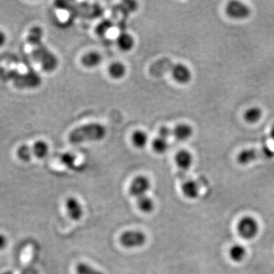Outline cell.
Instances as JSON below:
<instances>
[{"label": "cell", "mask_w": 274, "mask_h": 274, "mask_svg": "<svg viewBox=\"0 0 274 274\" xmlns=\"http://www.w3.org/2000/svg\"><path fill=\"white\" fill-rule=\"evenodd\" d=\"M44 31L41 27L34 26L28 31L27 42L31 47V55L45 72H53L58 66V59L43 42Z\"/></svg>", "instance_id": "1"}, {"label": "cell", "mask_w": 274, "mask_h": 274, "mask_svg": "<svg viewBox=\"0 0 274 274\" xmlns=\"http://www.w3.org/2000/svg\"><path fill=\"white\" fill-rule=\"evenodd\" d=\"M106 129L97 123L85 124L72 130L68 136L69 141L72 144H80L87 142L99 141L105 138Z\"/></svg>", "instance_id": "2"}, {"label": "cell", "mask_w": 274, "mask_h": 274, "mask_svg": "<svg viewBox=\"0 0 274 274\" xmlns=\"http://www.w3.org/2000/svg\"><path fill=\"white\" fill-rule=\"evenodd\" d=\"M237 229L242 239L251 240L258 236L259 224L253 217L246 216L239 220Z\"/></svg>", "instance_id": "3"}, {"label": "cell", "mask_w": 274, "mask_h": 274, "mask_svg": "<svg viewBox=\"0 0 274 274\" xmlns=\"http://www.w3.org/2000/svg\"><path fill=\"white\" fill-rule=\"evenodd\" d=\"M121 245L127 248H140L146 242V236L141 231L130 230L126 231L120 236Z\"/></svg>", "instance_id": "4"}, {"label": "cell", "mask_w": 274, "mask_h": 274, "mask_svg": "<svg viewBox=\"0 0 274 274\" xmlns=\"http://www.w3.org/2000/svg\"><path fill=\"white\" fill-rule=\"evenodd\" d=\"M274 152L269 148H264L261 150H255V149H245L242 151L238 155V162L242 165H247L251 163L253 161L258 159L264 157L266 159L273 158Z\"/></svg>", "instance_id": "5"}, {"label": "cell", "mask_w": 274, "mask_h": 274, "mask_svg": "<svg viewBox=\"0 0 274 274\" xmlns=\"http://www.w3.org/2000/svg\"><path fill=\"white\" fill-rule=\"evenodd\" d=\"M226 14L234 19H245L251 14L249 7L245 3L239 1H231L226 8Z\"/></svg>", "instance_id": "6"}, {"label": "cell", "mask_w": 274, "mask_h": 274, "mask_svg": "<svg viewBox=\"0 0 274 274\" xmlns=\"http://www.w3.org/2000/svg\"><path fill=\"white\" fill-rule=\"evenodd\" d=\"M150 188V182L146 176H137L133 179L130 187V193L136 199L147 195Z\"/></svg>", "instance_id": "7"}, {"label": "cell", "mask_w": 274, "mask_h": 274, "mask_svg": "<svg viewBox=\"0 0 274 274\" xmlns=\"http://www.w3.org/2000/svg\"><path fill=\"white\" fill-rule=\"evenodd\" d=\"M170 71H171V75L177 83L180 84H186L191 80V72L190 69L183 64H170Z\"/></svg>", "instance_id": "8"}, {"label": "cell", "mask_w": 274, "mask_h": 274, "mask_svg": "<svg viewBox=\"0 0 274 274\" xmlns=\"http://www.w3.org/2000/svg\"><path fill=\"white\" fill-rule=\"evenodd\" d=\"M66 209L72 220L78 221L83 216V208L80 201L75 198H69L65 203Z\"/></svg>", "instance_id": "9"}, {"label": "cell", "mask_w": 274, "mask_h": 274, "mask_svg": "<svg viewBox=\"0 0 274 274\" xmlns=\"http://www.w3.org/2000/svg\"><path fill=\"white\" fill-rule=\"evenodd\" d=\"M174 161L182 171H187L193 164V156L189 151L182 149L176 153Z\"/></svg>", "instance_id": "10"}, {"label": "cell", "mask_w": 274, "mask_h": 274, "mask_svg": "<svg viewBox=\"0 0 274 274\" xmlns=\"http://www.w3.org/2000/svg\"><path fill=\"white\" fill-rule=\"evenodd\" d=\"M182 190L184 197L190 200L196 199L200 194L199 185L192 179H187L183 182Z\"/></svg>", "instance_id": "11"}, {"label": "cell", "mask_w": 274, "mask_h": 274, "mask_svg": "<svg viewBox=\"0 0 274 274\" xmlns=\"http://www.w3.org/2000/svg\"><path fill=\"white\" fill-rule=\"evenodd\" d=\"M193 135V128L187 124H178L172 130V136L179 141H185Z\"/></svg>", "instance_id": "12"}, {"label": "cell", "mask_w": 274, "mask_h": 274, "mask_svg": "<svg viewBox=\"0 0 274 274\" xmlns=\"http://www.w3.org/2000/svg\"><path fill=\"white\" fill-rule=\"evenodd\" d=\"M81 62L83 65L87 68H94L102 64V56L99 52H88L83 55Z\"/></svg>", "instance_id": "13"}, {"label": "cell", "mask_w": 274, "mask_h": 274, "mask_svg": "<svg viewBox=\"0 0 274 274\" xmlns=\"http://www.w3.org/2000/svg\"><path fill=\"white\" fill-rule=\"evenodd\" d=\"M116 44H118V47L123 51H129L134 47L135 41L131 34L127 32H122L118 35L116 38Z\"/></svg>", "instance_id": "14"}, {"label": "cell", "mask_w": 274, "mask_h": 274, "mask_svg": "<svg viewBox=\"0 0 274 274\" xmlns=\"http://www.w3.org/2000/svg\"><path fill=\"white\" fill-rule=\"evenodd\" d=\"M228 255L230 258L234 262H241L246 256V248L242 245H234L230 248Z\"/></svg>", "instance_id": "15"}, {"label": "cell", "mask_w": 274, "mask_h": 274, "mask_svg": "<svg viewBox=\"0 0 274 274\" xmlns=\"http://www.w3.org/2000/svg\"><path fill=\"white\" fill-rule=\"evenodd\" d=\"M149 141V137L147 133H145L143 130H136L133 132L131 136V142L135 147L138 149H143L147 145Z\"/></svg>", "instance_id": "16"}, {"label": "cell", "mask_w": 274, "mask_h": 274, "mask_svg": "<svg viewBox=\"0 0 274 274\" xmlns=\"http://www.w3.org/2000/svg\"><path fill=\"white\" fill-rule=\"evenodd\" d=\"M33 154L37 159H43L47 156L49 152V146L44 140H37L31 146Z\"/></svg>", "instance_id": "17"}, {"label": "cell", "mask_w": 274, "mask_h": 274, "mask_svg": "<svg viewBox=\"0 0 274 274\" xmlns=\"http://www.w3.org/2000/svg\"><path fill=\"white\" fill-rule=\"evenodd\" d=\"M127 68L125 65L121 62H114L108 67V73L112 78L119 80L125 75Z\"/></svg>", "instance_id": "18"}, {"label": "cell", "mask_w": 274, "mask_h": 274, "mask_svg": "<svg viewBox=\"0 0 274 274\" xmlns=\"http://www.w3.org/2000/svg\"><path fill=\"white\" fill-rule=\"evenodd\" d=\"M136 204L139 209L142 212H146V213L152 212L155 207L153 200L151 199L147 195L136 199Z\"/></svg>", "instance_id": "19"}, {"label": "cell", "mask_w": 274, "mask_h": 274, "mask_svg": "<svg viewBox=\"0 0 274 274\" xmlns=\"http://www.w3.org/2000/svg\"><path fill=\"white\" fill-rule=\"evenodd\" d=\"M17 157L24 162H28L31 160L33 155L32 148L28 145H22L17 149Z\"/></svg>", "instance_id": "20"}, {"label": "cell", "mask_w": 274, "mask_h": 274, "mask_svg": "<svg viewBox=\"0 0 274 274\" xmlns=\"http://www.w3.org/2000/svg\"><path fill=\"white\" fill-rule=\"evenodd\" d=\"M262 116V111L258 107H252L248 108L245 113V120L250 124L258 122Z\"/></svg>", "instance_id": "21"}, {"label": "cell", "mask_w": 274, "mask_h": 274, "mask_svg": "<svg viewBox=\"0 0 274 274\" xmlns=\"http://www.w3.org/2000/svg\"><path fill=\"white\" fill-rule=\"evenodd\" d=\"M152 147L156 153H165L168 149V142L166 139L158 136L152 142Z\"/></svg>", "instance_id": "22"}, {"label": "cell", "mask_w": 274, "mask_h": 274, "mask_svg": "<svg viewBox=\"0 0 274 274\" xmlns=\"http://www.w3.org/2000/svg\"><path fill=\"white\" fill-rule=\"evenodd\" d=\"M76 274H104L102 272L96 270L94 267H91L89 264L85 263H80L75 267Z\"/></svg>", "instance_id": "23"}, {"label": "cell", "mask_w": 274, "mask_h": 274, "mask_svg": "<svg viewBox=\"0 0 274 274\" xmlns=\"http://www.w3.org/2000/svg\"><path fill=\"white\" fill-rule=\"evenodd\" d=\"M113 24L109 20H105L96 27L95 31L99 36H104L112 28Z\"/></svg>", "instance_id": "24"}, {"label": "cell", "mask_w": 274, "mask_h": 274, "mask_svg": "<svg viewBox=\"0 0 274 274\" xmlns=\"http://www.w3.org/2000/svg\"><path fill=\"white\" fill-rule=\"evenodd\" d=\"M159 136L168 140L169 137L172 136V130L168 127H162L159 130Z\"/></svg>", "instance_id": "25"}, {"label": "cell", "mask_w": 274, "mask_h": 274, "mask_svg": "<svg viewBox=\"0 0 274 274\" xmlns=\"http://www.w3.org/2000/svg\"><path fill=\"white\" fill-rule=\"evenodd\" d=\"M8 245V239L4 234H0V250L6 248Z\"/></svg>", "instance_id": "26"}, {"label": "cell", "mask_w": 274, "mask_h": 274, "mask_svg": "<svg viewBox=\"0 0 274 274\" xmlns=\"http://www.w3.org/2000/svg\"><path fill=\"white\" fill-rule=\"evenodd\" d=\"M6 42H7V35L3 30H0V47L6 45Z\"/></svg>", "instance_id": "27"}, {"label": "cell", "mask_w": 274, "mask_h": 274, "mask_svg": "<svg viewBox=\"0 0 274 274\" xmlns=\"http://www.w3.org/2000/svg\"><path fill=\"white\" fill-rule=\"evenodd\" d=\"M22 274H38V272H37V268L32 266H29L24 270Z\"/></svg>", "instance_id": "28"}, {"label": "cell", "mask_w": 274, "mask_h": 274, "mask_svg": "<svg viewBox=\"0 0 274 274\" xmlns=\"http://www.w3.org/2000/svg\"><path fill=\"white\" fill-rule=\"evenodd\" d=\"M270 136H271L272 139L274 140V124L273 127H272L271 132H270Z\"/></svg>", "instance_id": "29"}, {"label": "cell", "mask_w": 274, "mask_h": 274, "mask_svg": "<svg viewBox=\"0 0 274 274\" xmlns=\"http://www.w3.org/2000/svg\"><path fill=\"white\" fill-rule=\"evenodd\" d=\"M3 274H13L12 273V272H6V273H4Z\"/></svg>", "instance_id": "30"}]
</instances>
